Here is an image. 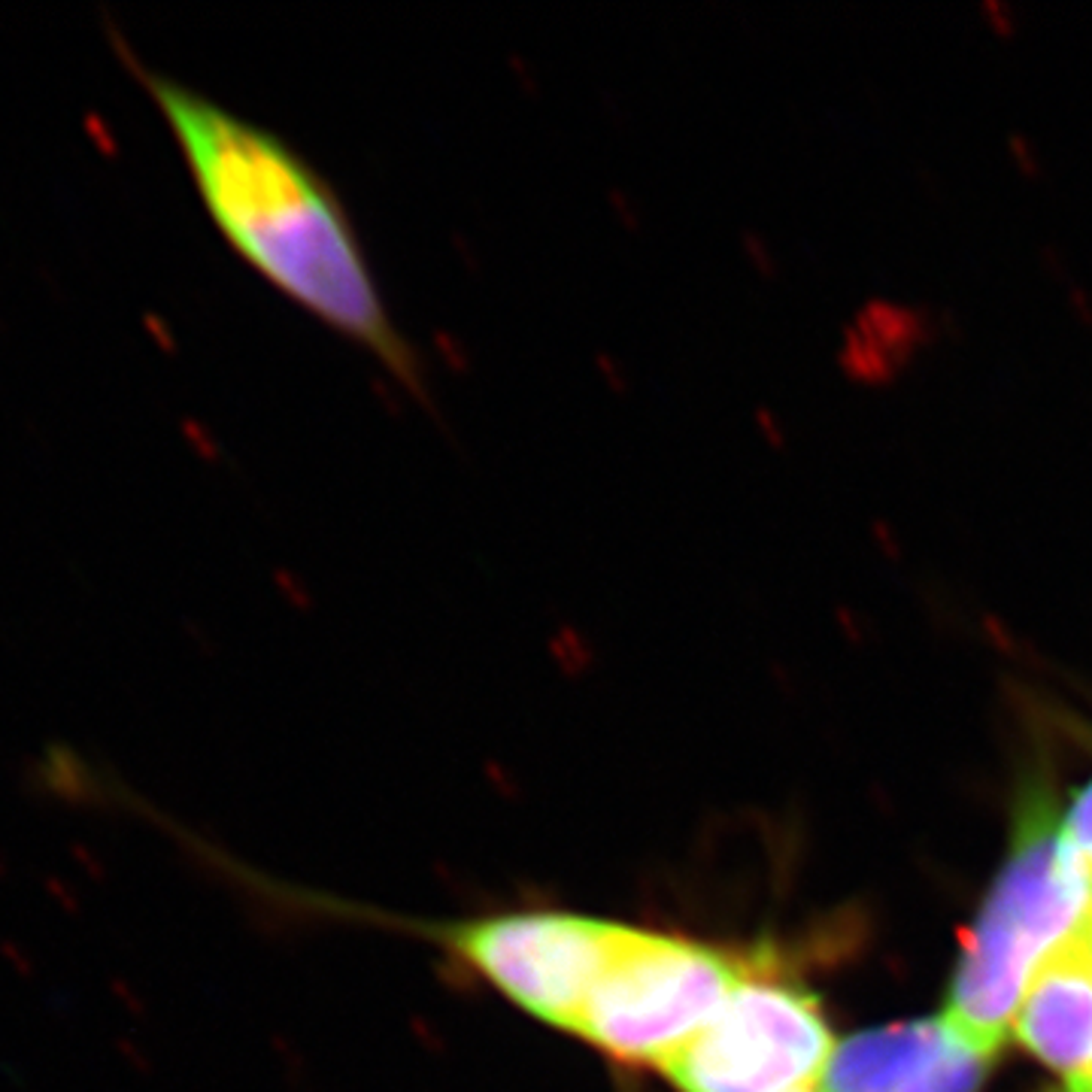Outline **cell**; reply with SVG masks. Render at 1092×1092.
<instances>
[{
  "mask_svg": "<svg viewBox=\"0 0 1092 1092\" xmlns=\"http://www.w3.org/2000/svg\"><path fill=\"white\" fill-rule=\"evenodd\" d=\"M119 52L168 122L222 240L282 298L364 350L395 383L425 401L423 361L388 313L334 185L271 128L143 68L122 43Z\"/></svg>",
  "mask_w": 1092,
  "mask_h": 1092,
  "instance_id": "cell-1",
  "label": "cell"
},
{
  "mask_svg": "<svg viewBox=\"0 0 1092 1092\" xmlns=\"http://www.w3.org/2000/svg\"><path fill=\"white\" fill-rule=\"evenodd\" d=\"M1092 878L1065 841L1047 798L1020 813L1011 856L971 929L941 1020L995 1059L1017 1020L1035 968L1090 916Z\"/></svg>",
  "mask_w": 1092,
  "mask_h": 1092,
  "instance_id": "cell-2",
  "label": "cell"
},
{
  "mask_svg": "<svg viewBox=\"0 0 1092 1092\" xmlns=\"http://www.w3.org/2000/svg\"><path fill=\"white\" fill-rule=\"evenodd\" d=\"M756 971L750 956L623 925L577 1035L619 1062L662 1068Z\"/></svg>",
  "mask_w": 1092,
  "mask_h": 1092,
  "instance_id": "cell-3",
  "label": "cell"
},
{
  "mask_svg": "<svg viewBox=\"0 0 1092 1092\" xmlns=\"http://www.w3.org/2000/svg\"><path fill=\"white\" fill-rule=\"evenodd\" d=\"M832 1053L816 998L756 971L659 1071L680 1092H808Z\"/></svg>",
  "mask_w": 1092,
  "mask_h": 1092,
  "instance_id": "cell-4",
  "label": "cell"
},
{
  "mask_svg": "<svg viewBox=\"0 0 1092 1092\" xmlns=\"http://www.w3.org/2000/svg\"><path fill=\"white\" fill-rule=\"evenodd\" d=\"M619 935L623 922L529 911L458 925L450 947L526 1014L577 1035Z\"/></svg>",
  "mask_w": 1092,
  "mask_h": 1092,
  "instance_id": "cell-5",
  "label": "cell"
},
{
  "mask_svg": "<svg viewBox=\"0 0 1092 1092\" xmlns=\"http://www.w3.org/2000/svg\"><path fill=\"white\" fill-rule=\"evenodd\" d=\"M992 1059L944 1020L895 1022L835 1047L819 1092H977Z\"/></svg>",
  "mask_w": 1092,
  "mask_h": 1092,
  "instance_id": "cell-6",
  "label": "cell"
},
{
  "mask_svg": "<svg viewBox=\"0 0 1092 1092\" xmlns=\"http://www.w3.org/2000/svg\"><path fill=\"white\" fill-rule=\"evenodd\" d=\"M1014 1032L1068 1081L1092 1077V950L1081 932L1035 968Z\"/></svg>",
  "mask_w": 1092,
  "mask_h": 1092,
  "instance_id": "cell-7",
  "label": "cell"
},
{
  "mask_svg": "<svg viewBox=\"0 0 1092 1092\" xmlns=\"http://www.w3.org/2000/svg\"><path fill=\"white\" fill-rule=\"evenodd\" d=\"M1062 832H1065L1068 846L1074 849V856L1084 862V868L1092 878V783L1074 798L1071 811L1062 822Z\"/></svg>",
  "mask_w": 1092,
  "mask_h": 1092,
  "instance_id": "cell-8",
  "label": "cell"
},
{
  "mask_svg": "<svg viewBox=\"0 0 1092 1092\" xmlns=\"http://www.w3.org/2000/svg\"><path fill=\"white\" fill-rule=\"evenodd\" d=\"M0 956L9 962V968H12L19 977H28V981L34 977V959H31V953L25 950L22 944H16V941H0Z\"/></svg>",
  "mask_w": 1092,
  "mask_h": 1092,
  "instance_id": "cell-9",
  "label": "cell"
},
{
  "mask_svg": "<svg viewBox=\"0 0 1092 1092\" xmlns=\"http://www.w3.org/2000/svg\"><path fill=\"white\" fill-rule=\"evenodd\" d=\"M43 886H46V892L61 905V908H68V911H76V898H71V889L65 886V883L58 881V878H43Z\"/></svg>",
  "mask_w": 1092,
  "mask_h": 1092,
  "instance_id": "cell-10",
  "label": "cell"
},
{
  "mask_svg": "<svg viewBox=\"0 0 1092 1092\" xmlns=\"http://www.w3.org/2000/svg\"><path fill=\"white\" fill-rule=\"evenodd\" d=\"M1081 935L1087 938V944H1090V950H1092V908H1090V916L1084 919V925H1081Z\"/></svg>",
  "mask_w": 1092,
  "mask_h": 1092,
  "instance_id": "cell-11",
  "label": "cell"
},
{
  "mask_svg": "<svg viewBox=\"0 0 1092 1092\" xmlns=\"http://www.w3.org/2000/svg\"><path fill=\"white\" fill-rule=\"evenodd\" d=\"M9 878V859L3 856V849H0V881H6Z\"/></svg>",
  "mask_w": 1092,
  "mask_h": 1092,
  "instance_id": "cell-12",
  "label": "cell"
},
{
  "mask_svg": "<svg viewBox=\"0 0 1092 1092\" xmlns=\"http://www.w3.org/2000/svg\"><path fill=\"white\" fill-rule=\"evenodd\" d=\"M808 1092H816V1090H808Z\"/></svg>",
  "mask_w": 1092,
  "mask_h": 1092,
  "instance_id": "cell-13",
  "label": "cell"
}]
</instances>
